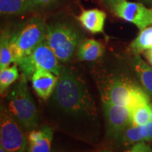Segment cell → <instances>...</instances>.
Listing matches in <instances>:
<instances>
[{
	"mask_svg": "<svg viewBox=\"0 0 152 152\" xmlns=\"http://www.w3.org/2000/svg\"><path fill=\"white\" fill-rule=\"evenodd\" d=\"M49 99L58 127L76 137L94 138L99 132L97 108L87 82L73 67H63Z\"/></svg>",
	"mask_w": 152,
	"mask_h": 152,
	"instance_id": "cell-1",
	"label": "cell"
},
{
	"mask_svg": "<svg viewBox=\"0 0 152 152\" xmlns=\"http://www.w3.org/2000/svg\"><path fill=\"white\" fill-rule=\"evenodd\" d=\"M84 39L82 32L71 23L58 20L47 25L45 41L60 62L70 61Z\"/></svg>",
	"mask_w": 152,
	"mask_h": 152,
	"instance_id": "cell-2",
	"label": "cell"
},
{
	"mask_svg": "<svg viewBox=\"0 0 152 152\" xmlns=\"http://www.w3.org/2000/svg\"><path fill=\"white\" fill-rule=\"evenodd\" d=\"M23 76L11 87L6 98L9 111L26 132L39 127V117L35 102L28 90Z\"/></svg>",
	"mask_w": 152,
	"mask_h": 152,
	"instance_id": "cell-3",
	"label": "cell"
},
{
	"mask_svg": "<svg viewBox=\"0 0 152 152\" xmlns=\"http://www.w3.org/2000/svg\"><path fill=\"white\" fill-rule=\"evenodd\" d=\"M99 89L102 99L126 106L130 110L140 104L150 103L149 94L145 90L121 77H107L100 85Z\"/></svg>",
	"mask_w": 152,
	"mask_h": 152,
	"instance_id": "cell-4",
	"label": "cell"
},
{
	"mask_svg": "<svg viewBox=\"0 0 152 152\" xmlns=\"http://www.w3.org/2000/svg\"><path fill=\"white\" fill-rule=\"evenodd\" d=\"M47 25L40 16H34L26 23L18 31L10 35L9 46L13 63L33 52L45 39Z\"/></svg>",
	"mask_w": 152,
	"mask_h": 152,
	"instance_id": "cell-5",
	"label": "cell"
},
{
	"mask_svg": "<svg viewBox=\"0 0 152 152\" xmlns=\"http://www.w3.org/2000/svg\"><path fill=\"white\" fill-rule=\"evenodd\" d=\"M59 62L45 39L31 54L23 57L16 64L21 71L22 76L26 79L31 80L33 73L39 69L50 71L59 77L63 69Z\"/></svg>",
	"mask_w": 152,
	"mask_h": 152,
	"instance_id": "cell-6",
	"label": "cell"
},
{
	"mask_svg": "<svg viewBox=\"0 0 152 152\" xmlns=\"http://www.w3.org/2000/svg\"><path fill=\"white\" fill-rule=\"evenodd\" d=\"M29 144L24 129L14 118L8 108H0V149L1 152H22Z\"/></svg>",
	"mask_w": 152,
	"mask_h": 152,
	"instance_id": "cell-7",
	"label": "cell"
},
{
	"mask_svg": "<svg viewBox=\"0 0 152 152\" xmlns=\"http://www.w3.org/2000/svg\"><path fill=\"white\" fill-rule=\"evenodd\" d=\"M111 9L115 16L135 25L140 31L152 26V8H147L143 3L123 0Z\"/></svg>",
	"mask_w": 152,
	"mask_h": 152,
	"instance_id": "cell-8",
	"label": "cell"
},
{
	"mask_svg": "<svg viewBox=\"0 0 152 152\" xmlns=\"http://www.w3.org/2000/svg\"><path fill=\"white\" fill-rule=\"evenodd\" d=\"M102 101L108 136L118 139L123 131L132 124L130 110L128 107L117 105L109 100Z\"/></svg>",
	"mask_w": 152,
	"mask_h": 152,
	"instance_id": "cell-9",
	"label": "cell"
},
{
	"mask_svg": "<svg viewBox=\"0 0 152 152\" xmlns=\"http://www.w3.org/2000/svg\"><path fill=\"white\" fill-rule=\"evenodd\" d=\"M58 76L50 71L37 70L31 77L33 89L39 97L46 100L50 97L54 92L58 81Z\"/></svg>",
	"mask_w": 152,
	"mask_h": 152,
	"instance_id": "cell-10",
	"label": "cell"
},
{
	"mask_svg": "<svg viewBox=\"0 0 152 152\" xmlns=\"http://www.w3.org/2000/svg\"><path fill=\"white\" fill-rule=\"evenodd\" d=\"M54 132L50 125H44L41 128L28 132V151L49 152L53 140Z\"/></svg>",
	"mask_w": 152,
	"mask_h": 152,
	"instance_id": "cell-11",
	"label": "cell"
},
{
	"mask_svg": "<svg viewBox=\"0 0 152 152\" xmlns=\"http://www.w3.org/2000/svg\"><path fill=\"white\" fill-rule=\"evenodd\" d=\"M106 14L98 9L85 10L77 16V20L83 28L91 33H103Z\"/></svg>",
	"mask_w": 152,
	"mask_h": 152,
	"instance_id": "cell-12",
	"label": "cell"
},
{
	"mask_svg": "<svg viewBox=\"0 0 152 152\" xmlns=\"http://www.w3.org/2000/svg\"><path fill=\"white\" fill-rule=\"evenodd\" d=\"M104 46L93 39H85L77 49V57L82 61H93L100 58L104 53Z\"/></svg>",
	"mask_w": 152,
	"mask_h": 152,
	"instance_id": "cell-13",
	"label": "cell"
},
{
	"mask_svg": "<svg viewBox=\"0 0 152 152\" xmlns=\"http://www.w3.org/2000/svg\"><path fill=\"white\" fill-rule=\"evenodd\" d=\"M132 65L143 89L148 94L152 96V68L138 54L134 57Z\"/></svg>",
	"mask_w": 152,
	"mask_h": 152,
	"instance_id": "cell-14",
	"label": "cell"
},
{
	"mask_svg": "<svg viewBox=\"0 0 152 152\" xmlns=\"http://www.w3.org/2000/svg\"><path fill=\"white\" fill-rule=\"evenodd\" d=\"M30 11L28 0H0L1 15H20Z\"/></svg>",
	"mask_w": 152,
	"mask_h": 152,
	"instance_id": "cell-15",
	"label": "cell"
},
{
	"mask_svg": "<svg viewBox=\"0 0 152 152\" xmlns=\"http://www.w3.org/2000/svg\"><path fill=\"white\" fill-rule=\"evenodd\" d=\"M129 48L136 55L152 49V26L141 30L137 37L130 44Z\"/></svg>",
	"mask_w": 152,
	"mask_h": 152,
	"instance_id": "cell-16",
	"label": "cell"
},
{
	"mask_svg": "<svg viewBox=\"0 0 152 152\" xmlns=\"http://www.w3.org/2000/svg\"><path fill=\"white\" fill-rule=\"evenodd\" d=\"M120 138L123 143L127 144H134L139 142L146 141V126L131 124L123 131Z\"/></svg>",
	"mask_w": 152,
	"mask_h": 152,
	"instance_id": "cell-17",
	"label": "cell"
},
{
	"mask_svg": "<svg viewBox=\"0 0 152 152\" xmlns=\"http://www.w3.org/2000/svg\"><path fill=\"white\" fill-rule=\"evenodd\" d=\"M10 34L9 31L1 32L0 37V70L5 69L9 67L13 62L12 56L9 46Z\"/></svg>",
	"mask_w": 152,
	"mask_h": 152,
	"instance_id": "cell-18",
	"label": "cell"
},
{
	"mask_svg": "<svg viewBox=\"0 0 152 152\" xmlns=\"http://www.w3.org/2000/svg\"><path fill=\"white\" fill-rule=\"evenodd\" d=\"M132 124L145 125L151 121L149 103L142 104L130 110Z\"/></svg>",
	"mask_w": 152,
	"mask_h": 152,
	"instance_id": "cell-19",
	"label": "cell"
},
{
	"mask_svg": "<svg viewBox=\"0 0 152 152\" xmlns=\"http://www.w3.org/2000/svg\"><path fill=\"white\" fill-rule=\"evenodd\" d=\"M19 78V71L18 65H14L6 68L0 72V91L3 94L11 84Z\"/></svg>",
	"mask_w": 152,
	"mask_h": 152,
	"instance_id": "cell-20",
	"label": "cell"
},
{
	"mask_svg": "<svg viewBox=\"0 0 152 152\" xmlns=\"http://www.w3.org/2000/svg\"><path fill=\"white\" fill-rule=\"evenodd\" d=\"M64 0H28L31 11H48L58 7Z\"/></svg>",
	"mask_w": 152,
	"mask_h": 152,
	"instance_id": "cell-21",
	"label": "cell"
},
{
	"mask_svg": "<svg viewBox=\"0 0 152 152\" xmlns=\"http://www.w3.org/2000/svg\"><path fill=\"white\" fill-rule=\"evenodd\" d=\"M130 151L132 152H151L152 151L151 147L149 144L146 143V141H141L133 144Z\"/></svg>",
	"mask_w": 152,
	"mask_h": 152,
	"instance_id": "cell-22",
	"label": "cell"
},
{
	"mask_svg": "<svg viewBox=\"0 0 152 152\" xmlns=\"http://www.w3.org/2000/svg\"><path fill=\"white\" fill-rule=\"evenodd\" d=\"M146 129H147V138L146 142H149L152 140V121H150L145 125Z\"/></svg>",
	"mask_w": 152,
	"mask_h": 152,
	"instance_id": "cell-23",
	"label": "cell"
},
{
	"mask_svg": "<svg viewBox=\"0 0 152 152\" xmlns=\"http://www.w3.org/2000/svg\"><path fill=\"white\" fill-rule=\"evenodd\" d=\"M144 55H145L146 58H147L148 62L152 66V49H149V50L145 51L144 52Z\"/></svg>",
	"mask_w": 152,
	"mask_h": 152,
	"instance_id": "cell-24",
	"label": "cell"
},
{
	"mask_svg": "<svg viewBox=\"0 0 152 152\" xmlns=\"http://www.w3.org/2000/svg\"><path fill=\"white\" fill-rule=\"evenodd\" d=\"M106 5L110 7H112L114 4L120 2V1H123V0H102Z\"/></svg>",
	"mask_w": 152,
	"mask_h": 152,
	"instance_id": "cell-25",
	"label": "cell"
},
{
	"mask_svg": "<svg viewBox=\"0 0 152 152\" xmlns=\"http://www.w3.org/2000/svg\"><path fill=\"white\" fill-rule=\"evenodd\" d=\"M137 1H140V2L152 6V0H137Z\"/></svg>",
	"mask_w": 152,
	"mask_h": 152,
	"instance_id": "cell-26",
	"label": "cell"
},
{
	"mask_svg": "<svg viewBox=\"0 0 152 152\" xmlns=\"http://www.w3.org/2000/svg\"><path fill=\"white\" fill-rule=\"evenodd\" d=\"M149 106H150V109H151V121H152V102H150Z\"/></svg>",
	"mask_w": 152,
	"mask_h": 152,
	"instance_id": "cell-27",
	"label": "cell"
}]
</instances>
